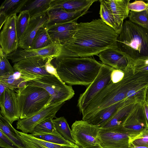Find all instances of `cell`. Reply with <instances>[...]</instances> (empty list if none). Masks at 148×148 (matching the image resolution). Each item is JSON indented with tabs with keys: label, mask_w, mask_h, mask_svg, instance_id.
Returning <instances> with one entry per match:
<instances>
[{
	"label": "cell",
	"mask_w": 148,
	"mask_h": 148,
	"mask_svg": "<svg viewBox=\"0 0 148 148\" xmlns=\"http://www.w3.org/2000/svg\"><path fill=\"white\" fill-rule=\"evenodd\" d=\"M119 34L101 18L78 23L73 38L62 45L59 57H89L103 51L118 47Z\"/></svg>",
	"instance_id": "6da1fadb"
},
{
	"label": "cell",
	"mask_w": 148,
	"mask_h": 148,
	"mask_svg": "<svg viewBox=\"0 0 148 148\" xmlns=\"http://www.w3.org/2000/svg\"><path fill=\"white\" fill-rule=\"evenodd\" d=\"M140 82L132 73L126 72L120 81L110 83L101 91L80 112L82 120L86 121L96 112L114 104L124 100L133 101Z\"/></svg>",
	"instance_id": "7a4b0ae2"
},
{
	"label": "cell",
	"mask_w": 148,
	"mask_h": 148,
	"mask_svg": "<svg viewBox=\"0 0 148 148\" xmlns=\"http://www.w3.org/2000/svg\"><path fill=\"white\" fill-rule=\"evenodd\" d=\"M61 79L69 85L88 86L98 75L103 64L89 57H54L51 62Z\"/></svg>",
	"instance_id": "3957f363"
},
{
	"label": "cell",
	"mask_w": 148,
	"mask_h": 148,
	"mask_svg": "<svg viewBox=\"0 0 148 148\" xmlns=\"http://www.w3.org/2000/svg\"><path fill=\"white\" fill-rule=\"evenodd\" d=\"M117 45L134 60L148 57V29L125 21L117 39Z\"/></svg>",
	"instance_id": "277c9868"
},
{
	"label": "cell",
	"mask_w": 148,
	"mask_h": 148,
	"mask_svg": "<svg viewBox=\"0 0 148 148\" xmlns=\"http://www.w3.org/2000/svg\"><path fill=\"white\" fill-rule=\"evenodd\" d=\"M20 119L29 117L49 106L51 99L49 93L40 87L26 85L15 90Z\"/></svg>",
	"instance_id": "5b68a950"
},
{
	"label": "cell",
	"mask_w": 148,
	"mask_h": 148,
	"mask_svg": "<svg viewBox=\"0 0 148 148\" xmlns=\"http://www.w3.org/2000/svg\"><path fill=\"white\" fill-rule=\"evenodd\" d=\"M26 85L36 86L45 89L51 96L49 106L65 102L71 99L75 91L71 86L51 75L27 82Z\"/></svg>",
	"instance_id": "8992f818"
},
{
	"label": "cell",
	"mask_w": 148,
	"mask_h": 148,
	"mask_svg": "<svg viewBox=\"0 0 148 148\" xmlns=\"http://www.w3.org/2000/svg\"><path fill=\"white\" fill-rule=\"evenodd\" d=\"M114 68L103 64L97 76L85 91L81 94L77 101V106L81 112L88 103L111 81Z\"/></svg>",
	"instance_id": "52a82bcc"
},
{
	"label": "cell",
	"mask_w": 148,
	"mask_h": 148,
	"mask_svg": "<svg viewBox=\"0 0 148 148\" xmlns=\"http://www.w3.org/2000/svg\"><path fill=\"white\" fill-rule=\"evenodd\" d=\"M100 127L86 121H76L71 126V133L78 147H91L99 145L98 136Z\"/></svg>",
	"instance_id": "ba28073f"
},
{
	"label": "cell",
	"mask_w": 148,
	"mask_h": 148,
	"mask_svg": "<svg viewBox=\"0 0 148 148\" xmlns=\"http://www.w3.org/2000/svg\"><path fill=\"white\" fill-rule=\"evenodd\" d=\"M133 136L124 131L121 126L111 128L100 129L99 145L103 148H128L130 137Z\"/></svg>",
	"instance_id": "9c48e42d"
},
{
	"label": "cell",
	"mask_w": 148,
	"mask_h": 148,
	"mask_svg": "<svg viewBox=\"0 0 148 148\" xmlns=\"http://www.w3.org/2000/svg\"><path fill=\"white\" fill-rule=\"evenodd\" d=\"M16 14L8 18L0 33V48L6 55L15 51L18 48L19 39L16 26Z\"/></svg>",
	"instance_id": "30bf717a"
},
{
	"label": "cell",
	"mask_w": 148,
	"mask_h": 148,
	"mask_svg": "<svg viewBox=\"0 0 148 148\" xmlns=\"http://www.w3.org/2000/svg\"><path fill=\"white\" fill-rule=\"evenodd\" d=\"M143 103H137L120 125L125 133L135 136L148 129Z\"/></svg>",
	"instance_id": "8fae6325"
},
{
	"label": "cell",
	"mask_w": 148,
	"mask_h": 148,
	"mask_svg": "<svg viewBox=\"0 0 148 148\" xmlns=\"http://www.w3.org/2000/svg\"><path fill=\"white\" fill-rule=\"evenodd\" d=\"M65 102L48 106L34 115L24 119H19L16 123L17 129L25 134L32 133L38 124L48 118H56L57 112Z\"/></svg>",
	"instance_id": "7c38bea8"
},
{
	"label": "cell",
	"mask_w": 148,
	"mask_h": 148,
	"mask_svg": "<svg viewBox=\"0 0 148 148\" xmlns=\"http://www.w3.org/2000/svg\"><path fill=\"white\" fill-rule=\"evenodd\" d=\"M98 56L103 64L124 72L129 67H133L134 61L118 47L106 49Z\"/></svg>",
	"instance_id": "4fadbf2b"
},
{
	"label": "cell",
	"mask_w": 148,
	"mask_h": 148,
	"mask_svg": "<svg viewBox=\"0 0 148 148\" xmlns=\"http://www.w3.org/2000/svg\"><path fill=\"white\" fill-rule=\"evenodd\" d=\"M62 44L53 43L46 47L38 49H23L18 48L15 51L6 56L12 63H15L31 57H55L60 54Z\"/></svg>",
	"instance_id": "5bb4252c"
},
{
	"label": "cell",
	"mask_w": 148,
	"mask_h": 148,
	"mask_svg": "<svg viewBox=\"0 0 148 148\" xmlns=\"http://www.w3.org/2000/svg\"><path fill=\"white\" fill-rule=\"evenodd\" d=\"M0 107L1 114L12 124L20 119L16 93L14 89H5L3 94L0 97Z\"/></svg>",
	"instance_id": "9a60e30c"
},
{
	"label": "cell",
	"mask_w": 148,
	"mask_h": 148,
	"mask_svg": "<svg viewBox=\"0 0 148 148\" xmlns=\"http://www.w3.org/2000/svg\"><path fill=\"white\" fill-rule=\"evenodd\" d=\"M48 21L46 12L31 17L25 34L19 40L18 48L30 49L33 40L37 32L41 27L46 26Z\"/></svg>",
	"instance_id": "2e32d148"
},
{
	"label": "cell",
	"mask_w": 148,
	"mask_h": 148,
	"mask_svg": "<svg viewBox=\"0 0 148 148\" xmlns=\"http://www.w3.org/2000/svg\"><path fill=\"white\" fill-rule=\"evenodd\" d=\"M78 23L77 21L56 24L47 27L53 43L63 44L68 42L75 33Z\"/></svg>",
	"instance_id": "e0dca14e"
},
{
	"label": "cell",
	"mask_w": 148,
	"mask_h": 148,
	"mask_svg": "<svg viewBox=\"0 0 148 148\" xmlns=\"http://www.w3.org/2000/svg\"><path fill=\"white\" fill-rule=\"evenodd\" d=\"M90 8L86 7L72 12H67L61 8L49 9L46 12L48 21L46 27L77 21L79 18L87 13Z\"/></svg>",
	"instance_id": "ac0fdd59"
},
{
	"label": "cell",
	"mask_w": 148,
	"mask_h": 148,
	"mask_svg": "<svg viewBox=\"0 0 148 148\" xmlns=\"http://www.w3.org/2000/svg\"><path fill=\"white\" fill-rule=\"evenodd\" d=\"M48 58L36 57L25 58L15 63L13 68L14 71H23L42 76L50 75L45 68Z\"/></svg>",
	"instance_id": "d6986e66"
},
{
	"label": "cell",
	"mask_w": 148,
	"mask_h": 148,
	"mask_svg": "<svg viewBox=\"0 0 148 148\" xmlns=\"http://www.w3.org/2000/svg\"><path fill=\"white\" fill-rule=\"evenodd\" d=\"M113 16L119 34L124 21L128 17L130 10L128 5L130 0H105Z\"/></svg>",
	"instance_id": "ffe728a7"
},
{
	"label": "cell",
	"mask_w": 148,
	"mask_h": 148,
	"mask_svg": "<svg viewBox=\"0 0 148 148\" xmlns=\"http://www.w3.org/2000/svg\"><path fill=\"white\" fill-rule=\"evenodd\" d=\"M13 74L0 77V82L9 88H18L26 85L27 82L41 77L42 75L23 71H14Z\"/></svg>",
	"instance_id": "44dd1931"
},
{
	"label": "cell",
	"mask_w": 148,
	"mask_h": 148,
	"mask_svg": "<svg viewBox=\"0 0 148 148\" xmlns=\"http://www.w3.org/2000/svg\"><path fill=\"white\" fill-rule=\"evenodd\" d=\"M134 102H135L126 100L116 103L99 110L85 121L100 127L114 114L119 108L127 103Z\"/></svg>",
	"instance_id": "7402d4cb"
},
{
	"label": "cell",
	"mask_w": 148,
	"mask_h": 148,
	"mask_svg": "<svg viewBox=\"0 0 148 148\" xmlns=\"http://www.w3.org/2000/svg\"><path fill=\"white\" fill-rule=\"evenodd\" d=\"M97 1V0H53L49 9L61 8L68 12H74L86 7H90L94 2Z\"/></svg>",
	"instance_id": "603a6c76"
},
{
	"label": "cell",
	"mask_w": 148,
	"mask_h": 148,
	"mask_svg": "<svg viewBox=\"0 0 148 148\" xmlns=\"http://www.w3.org/2000/svg\"><path fill=\"white\" fill-rule=\"evenodd\" d=\"M137 103H138L135 102L128 103L123 105L100 128H109L121 125L129 113Z\"/></svg>",
	"instance_id": "cb8c5ba5"
},
{
	"label": "cell",
	"mask_w": 148,
	"mask_h": 148,
	"mask_svg": "<svg viewBox=\"0 0 148 148\" xmlns=\"http://www.w3.org/2000/svg\"><path fill=\"white\" fill-rule=\"evenodd\" d=\"M20 137L27 148H76L77 147L68 145H59L35 138L30 134L18 131Z\"/></svg>",
	"instance_id": "d4e9b609"
},
{
	"label": "cell",
	"mask_w": 148,
	"mask_h": 148,
	"mask_svg": "<svg viewBox=\"0 0 148 148\" xmlns=\"http://www.w3.org/2000/svg\"><path fill=\"white\" fill-rule=\"evenodd\" d=\"M0 130L7 136L20 148H27L20 135L12 126V124L5 118L0 114Z\"/></svg>",
	"instance_id": "484cf974"
},
{
	"label": "cell",
	"mask_w": 148,
	"mask_h": 148,
	"mask_svg": "<svg viewBox=\"0 0 148 148\" xmlns=\"http://www.w3.org/2000/svg\"><path fill=\"white\" fill-rule=\"evenodd\" d=\"M53 0H28L22 11L28 12L30 17L47 12Z\"/></svg>",
	"instance_id": "4316f807"
},
{
	"label": "cell",
	"mask_w": 148,
	"mask_h": 148,
	"mask_svg": "<svg viewBox=\"0 0 148 148\" xmlns=\"http://www.w3.org/2000/svg\"><path fill=\"white\" fill-rule=\"evenodd\" d=\"M28 0H5L1 4L0 13L8 18L22 11Z\"/></svg>",
	"instance_id": "83f0119b"
},
{
	"label": "cell",
	"mask_w": 148,
	"mask_h": 148,
	"mask_svg": "<svg viewBox=\"0 0 148 148\" xmlns=\"http://www.w3.org/2000/svg\"><path fill=\"white\" fill-rule=\"evenodd\" d=\"M53 43L48 34L47 28L44 26L40 29L32 41L31 49L43 48Z\"/></svg>",
	"instance_id": "f1b7e54d"
},
{
	"label": "cell",
	"mask_w": 148,
	"mask_h": 148,
	"mask_svg": "<svg viewBox=\"0 0 148 148\" xmlns=\"http://www.w3.org/2000/svg\"><path fill=\"white\" fill-rule=\"evenodd\" d=\"M52 121L57 132L65 139L75 144L71 130L66 119L64 116L56 117Z\"/></svg>",
	"instance_id": "f546056e"
},
{
	"label": "cell",
	"mask_w": 148,
	"mask_h": 148,
	"mask_svg": "<svg viewBox=\"0 0 148 148\" xmlns=\"http://www.w3.org/2000/svg\"><path fill=\"white\" fill-rule=\"evenodd\" d=\"M35 138L53 143L78 147L75 144L65 139L58 132L51 133L31 134Z\"/></svg>",
	"instance_id": "4dcf8cb0"
},
{
	"label": "cell",
	"mask_w": 148,
	"mask_h": 148,
	"mask_svg": "<svg viewBox=\"0 0 148 148\" xmlns=\"http://www.w3.org/2000/svg\"><path fill=\"white\" fill-rule=\"evenodd\" d=\"M99 1L100 3L99 14L101 19L118 33L115 21L108 5L105 0H100Z\"/></svg>",
	"instance_id": "1f68e13d"
},
{
	"label": "cell",
	"mask_w": 148,
	"mask_h": 148,
	"mask_svg": "<svg viewBox=\"0 0 148 148\" xmlns=\"http://www.w3.org/2000/svg\"><path fill=\"white\" fill-rule=\"evenodd\" d=\"M30 16L28 11H22L17 16L16 26L19 40L25 34L29 23Z\"/></svg>",
	"instance_id": "d6a6232c"
},
{
	"label": "cell",
	"mask_w": 148,
	"mask_h": 148,
	"mask_svg": "<svg viewBox=\"0 0 148 148\" xmlns=\"http://www.w3.org/2000/svg\"><path fill=\"white\" fill-rule=\"evenodd\" d=\"M128 17L131 22L148 29V14L147 10L140 12L130 11Z\"/></svg>",
	"instance_id": "836d02e7"
},
{
	"label": "cell",
	"mask_w": 148,
	"mask_h": 148,
	"mask_svg": "<svg viewBox=\"0 0 148 148\" xmlns=\"http://www.w3.org/2000/svg\"><path fill=\"white\" fill-rule=\"evenodd\" d=\"M51 117L42 121L34 128L31 134L51 133L57 132L52 120Z\"/></svg>",
	"instance_id": "e575fe53"
},
{
	"label": "cell",
	"mask_w": 148,
	"mask_h": 148,
	"mask_svg": "<svg viewBox=\"0 0 148 148\" xmlns=\"http://www.w3.org/2000/svg\"><path fill=\"white\" fill-rule=\"evenodd\" d=\"M0 77L13 74L15 71L10 64L6 55L0 49Z\"/></svg>",
	"instance_id": "d590c367"
},
{
	"label": "cell",
	"mask_w": 148,
	"mask_h": 148,
	"mask_svg": "<svg viewBox=\"0 0 148 148\" xmlns=\"http://www.w3.org/2000/svg\"><path fill=\"white\" fill-rule=\"evenodd\" d=\"M130 143L136 146H148V129L130 137Z\"/></svg>",
	"instance_id": "8d00e7d4"
},
{
	"label": "cell",
	"mask_w": 148,
	"mask_h": 148,
	"mask_svg": "<svg viewBox=\"0 0 148 148\" xmlns=\"http://www.w3.org/2000/svg\"><path fill=\"white\" fill-rule=\"evenodd\" d=\"M133 68L134 73L148 71V57L138 58L134 60Z\"/></svg>",
	"instance_id": "74e56055"
},
{
	"label": "cell",
	"mask_w": 148,
	"mask_h": 148,
	"mask_svg": "<svg viewBox=\"0 0 148 148\" xmlns=\"http://www.w3.org/2000/svg\"><path fill=\"white\" fill-rule=\"evenodd\" d=\"M0 147L5 148H20L7 136L0 130Z\"/></svg>",
	"instance_id": "f35d334b"
},
{
	"label": "cell",
	"mask_w": 148,
	"mask_h": 148,
	"mask_svg": "<svg viewBox=\"0 0 148 148\" xmlns=\"http://www.w3.org/2000/svg\"><path fill=\"white\" fill-rule=\"evenodd\" d=\"M128 8L130 11L140 12L146 10L147 4L143 1H135L132 3L129 2Z\"/></svg>",
	"instance_id": "ab89813d"
},
{
	"label": "cell",
	"mask_w": 148,
	"mask_h": 148,
	"mask_svg": "<svg viewBox=\"0 0 148 148\" xmlns=\"http://www.w3.org/2000/svg\"><path fill=\"white\" fill-rule=\"evenodd\" d=\"M54 58H49L45 65V68L46 71L50 75H53L60 79L56 68L52 64L51 62Z\"/></svg>",
	"instance_id": "60d3db41"
},
{
	"label": "cell",
	"mask_w": 148,
	"mask_h": 148,
	"mask_svg": "<svg viewBox=\"0 0 148 148\" xmlns=\"http://www.w3.org/2000/svg\"><path fill=\"white\" fill-rule=\"evenodd\" d=\"M124 75V73L123 71L114 69L111 74V81L113 83H117L122 79Z\"/></svg>",
	"instance_id": "b9f144b4"
},
{
	"label": "cell",
	"mask_w": 148,
	"mask_h": 148,
	"mask_svg": "<svg viewBox=\"0 0 148 148\" xmlns=\"http://www.w3.org/2000/svg\"><path fill=\"white\" fill-rule=\"evenodd\" d=\"M143 105L148 128V105L145 101L143 103Z\"/></svg>",
	"instance_id": "7bdbcfd3"
},
{
	"label": "cell",
	"mask_w": 148,
	"mask_h": 148,
	"mask_svg": "<svg viewBox=\"0 0 148 148\" xmlns=\"http://www.w3.org/2000/svg\"><path fill=\"white\" fill-rule=\"evenodd\" d=\"M6 88L8 87L5 84L0 82V97L3 94L5 89Z\"/></svg>",
	"instance_id": "ee69618b"
},
{
	"label": "cell",
	"mask_w": 148,
	"mask_h": 148,
	"mask_svg": "<svg viewBox=\"0 0 148 148\" xmlns=\"http://www.w3.org/2000/svg\"><path fill=\"white\" fill-rule=\"evenodd\" d=\"M128 148H148V146H136L130 143Z\"/></svg>",
	"instance_id": "f6af8a7d"
},
{
	"label": "cell",
	"mask_w": 148,
	"mask_h": 148,
	"mask_svg": "<svg viewBox=\"0 0 148 148\" xmlns=\"http://www.w3.org/2000/svg\"><path fill=\"white\" fill-rule=\"evenodd\" d=\"M76 148H103L101 147L99 145H95L94 146L91 147H77Z\"/></svg>",
	"instance_id": "bcb514c9"
},
{
	"label": "cell",
	"mask_w": 148,
	"mask_h": 148,
	"mask_svg": "<svg viewBox=\"0 0 148 148\" xmlns=\"http://www.w3.org/2000/svg\"><path fill=\"white\" fill-rule=\"evenodd\" d=\"M145 101L148 105V88L147 89L146 92L145 98Z\"/></svg>",
	"instance_id": "7dc6e473"
},
{
	"label": "cell",
	"mask_w": 148,
	"mask_h": 148,
	"mask_svg": "<svg viewBox=\"0 0 148 148\" xmlns=\"http://www.w3.org/2000/svg\"><path fill=\"white\" fill-rule=\"evenodd\" d=\"M146 3H147V13H148V1H147V2H146Z\"/></svg>",
	"instance_id": "c3c4849f"
}]
</instances>
